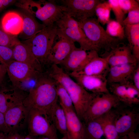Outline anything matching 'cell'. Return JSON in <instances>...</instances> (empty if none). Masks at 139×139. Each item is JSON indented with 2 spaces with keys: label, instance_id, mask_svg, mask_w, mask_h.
<instances>
[{
  "label": "cell",
  "instance_id": "6da1fadb",
  "mask_svg": "<svg viewBox=\"0 0 139 139\" xmlns=\"http://www.w3.org/2000/svg\"><path fill=\"white\" fill-rule=\"evenodd\" d=\"M36 80L35 84L30 89L23 105L28 109H37L48 116L52 108L58 103L56 81L45 71Z\"/></svg>",
  "mask_w": 139,
  "mask_h": 139
},
{
  "label": "cell",
  "instance_id": "7a4b0ae2",
  "mask_svg": "<svg viewBox=\"0 0 139 139\" xmlns=\"http://www.w3.org/2000/svg\"><path fill=\"white\" fill-rule=\"evenodd\" d=\"M46 72L66 89L72 100L76 113L80 119H82L92 101L98 94L86 90L72 79L68 74L58 65H49Z\"/></svg>",
  "mask_w": 139,
  "mask_h": 139
},
{
  "label": "cell",
  "instance_id": "3957f363",
  "mask_svg": "<svg viewBox=\"0 0 139 139\" xmlns=\"http://www.w3.org/2000/svg\"><path fill=\"white\" fill-rule=\"evenodd\" d=\"M78 22L93 50L98 53L102 50L109 53L120 43L119 39L111 37L107 33L96 18H90Z\"/></svg>",
  "mask_w": 139,
  "mask_h": 139
},
{
  "label": "cell",
  "instance_id": "277c9868",
  "mask_svg": "<svg viewBox=\"0 0 139 139\" xmlns=\"http://www.w3.org/2000/svg\"><path fill=\"white\" fill-rule=\"evenodd\" d=\"M22 8L41 21L45 26L55 24L64 14L61 5L54 0H26Z\"/></svg>",
  "mask_w": 139,
  "mask_h": 139
},
{
  "label": "cell",
  "instance_id": "5b68a950",
  "mask_svg": "<svg viewBox=\"0 0 139 139\" xmlns=\"http://www.w3.org/2000/svg\"><path fill=\"white\" fill-rule=\"evenodd\" d=\"M57 31L55 24L45 26L31 38L21 41L30 48L44 68L46 65Z\"/></svg>",
  "mask_w": 139,
  "mask_h": 139
},
{
  "label": "cell",
  "instance_id": "8992f818",
  "mask_svg": "<svg viewBox=\"0 0 139 139\" xmlns=\"http://www.w3.org/2000/svg\"><path fill=\"white\" fill-rule=\"evenodd\" d=\"M55 24L58 32L74 43H78L80 48L88 51L94 50L78 22L74 18L64 14Z\"/></svg>",
  "mask_w": 139,
  "mask_h": 139
},
{
  "label": "cell",
  "instance_id": "52a82bcc",
  "mask_svg": "<svg viewBox=\"0 0 139 139\" xmlns=\"http://www.w3.org/2000/svg\"><path fill=\"white\" fill-rule=\"evenodd\" d=\"M64 14L80 22L93 17L99 0H61L58 1Z\"/></svg>",
  "mask_w": 139,
  "mask_h": 139
},
{
  "label": "cell",
  "instance_id": "ba28073f",
  "mask_svg": "<svg viewBox=\"0 0 139 139\" xmlns=\"http://www.w3.org/2000/svg\"><path fill=\"white\" fill-rule=\"evenodd\" d=\"M28 109L27 122L30 135L46 136L58 139L56 129L47 115L35 109Z\"/></svg>",
  "mask_w": 139,
  "mask_h": 139
},
{
  "label": "cell",
  "instance_id": "9c48e42d",
  "mask_svg": "<svg viewBox=\"0 0 139 139\" xmlns=\"http://www.w3.org/2000/svg\"><path fill=\"white\" fill-rule=\"evenodd\" d=\"M120 102L116 97L110 92L98 94L92 101L82 120L85 123L96 119L113 108L118 107Z\"/></svg>",
  "mask_w": 139,
  "mask_h": 139
},
{
  "label": "cell",
  "instance_id": "30bf717a",
  "mask_svg": "<svg viewBox=\"0 0 139 139\" xmlns=\"http://www.w3.org/2000/svg\"><path fill=\"white\" fill-rule=\"evenodd\" d=\"M4 65L13 86L20 89L21 83L32 79H36L43 73L37 71L26 64L14 60Z\"/></svg>",
  "mask_w": 139,
  "mask_h": 139
},
{
  "label": "cell",
  "instance_id": "8fae6325",
  "mask_svg": "<svg viewBox=\"0 0 139 139\" xmlns=\"http://www.w3.org/2000/svg\"><path fill=\"white\" fill-rule=\"evenodd\" d=\"M76 47L74 42L57 31L47 59L46 65H59Z\"/></svg>",
  "mask_w": 139,
  "mask_h": 139
},
{
  "label": "cell",
  "instance_id": "7c38bea8",
  "mask_svg": "<svg viewBox=\"0 0 139 139\" xmlns=\"http://www.w3.org/2000/svg\"><path fill=\"white\" fill-rule=\"evenodd\" d=\"M115 123L119 138L135 132L139 124V113L135 109H117Z\"/></svg>",
  "mask_w": 139,
  "mask_h": 139
},
{
  "label": "cell",
  "instance_id": "4fadbf2b",
  "mask_svg": "<svg viewBox=\"0 0 139 139\" xmlns=\"http://www.w3.org/2000/svg\"><path fill=\"white\" fill-rule=\"evenodd\" d=\"M98 53L96 51H86L76 47L60 65L67 73L76 71L82 68Z\"/></svg>",
  "mask_w": 139,
  "mask_h": 139
},
{
  "label": "cell",
  "instance_id": "5bb4252c",
  "mask_svg": "<svg viewBox=\"0 0 139 139\" xmlns=\"http://www.w3.org/2000/svg\"><path fill=\"white\" fill-rule=\"evenodd\" d=\"M109 68L107 56L101 57L97 54L81 68L68 74L72 77L81 75L106 77Z\"/></svg>",
  "mask_w": 139,
  "mask_h": 139
},
{
  "label": "cell",
  "instance_id": "9a60e30c",
  "mask_svg": "<svg viewBox=\"0 0 139 139\" xmlns=\"http://www.w3.org/2000/svg\"><path fill=\"white\" fill-rule=\"evenodd\" d=\"M29 110L21 104L8 110L4 115L5 121L10 132H14L28 121Z\"/></svg>",
  "mask_w": 139,
  "mask_h": 139
},
{
  "label": "cell",
  "instance_id": "2e32d148",
  "mask_svg": "<svg viewBox=\"0 0 139 139\" xmlns=\"http://www.w3.org/2000/svg\"><path fill=\"white\" fill-rule=\"evenodd\" d=\"M110 67L127 64L137 63L129 45L120 42L106 55Z\"/></svg>",
  "mask_w": 139,
  "mask_h": 139
},
{
  "label": "cell",
  "instance_id": "e0dca14e",
  "mask_svg": "<svg viewBox=\"0 0 139 139\" xmlns=\"http://www.w3.org/2000/svg\"><path fill=\"white\" fill-rule=\"evenodd\" d=\"M73 78L77 83L90 92L100 94L110 92L105 76L81 75Z\"/></svg>",
  "mask_w": 139,
  "mask_h": 139
},
{
  "label": "cell",
  "instance_id": "ac0fdd59",
  "mask_svg": "<svg viewBox=\"0 0 139 139\" xmlns=\"http://www.w3.org/2000/svg\"><path fill=\"white\" fill-rule=\"evenodd\" d=\"M60 106L66 114L68 139H86L84 124L82 122L75 110Z\"/></svg>",
  "mask_w": 139,
  "mask_h": 139
},
{
  "label": "cell",
  "instance_id": "d6986e66",
  "mask_svg": "<svg viewBox=\"0 0 139 139\" xmlns=\"http://www.w3.org/2000/svg\"><path fill=\"white\" fill-rule=\"evenodd\" d=\"M137 63L127 64L110 67L107 78L108 83L125 84L131 81Z\"/></svg>",
  "mask_w": 139,
  "mask_h": 139
},
{
  "label": "cell",
  "instance_id": "ffe728a7",
  "mask_svg": "<svg viewBox=\"0 0 139 139\" xmlns=\"http://www.w3.org/2000/svg\"><path fill=\"white\" fill-rule=\"evenodd\" d=\"M0 90V112L3 114L11 108L23 103L26 96L23 90L14 86Z\"/></svg>",
  "mask_w": 139,
  "mask_h": 139
},
{
  "label": "cell",
  "instance_id": "44dd1931",
  "mask_svg": "<svg viewBox=\"0 0 139 139\" xmlns=\"http://www.w3.org/2000/svg\"><path fill=\"white\" fill-rule=\"evenodd\" d=\"M13 54L14 60L26 64L39 72L45 71L44 67L30 48L20 41L13 47Z\"/></svg>",
  "mask_w": 139,
  "mask_h": 139
},
{
  "label": "cell",
  "instance_id": "7402d4cb",
  "mask_svg": "<svg viewBox=\"0 0 139 139\" xmlns=\"http://www.w3.org/2000/svg\"><path fill=\"white\" fill-rule=\"evenodd\" d=\"M19 13L22 19L23 24L19 37L22 41L31 38L45 27L38 22L34 17L26 11L22 9Z\"/></svg>",
  "mask_w": 139,
  "mask_h": 139
},
{
  "label": "cell",
  "instance_id": "603a6c76",
  "mask_svg": "<svg viewBox=\"0 0 139 139\" xmlns=\"http://www.w3.org/2000/svg\"><path fill=\"white\" fill-rule=\"evenodd\" d=\"M23 24L22 19L19 13L13 11L6 13L0 22L1 26L7 33L16 36L22 31Z\"/></svg>",
  "mask_w": 139,
  "mask_h": 139
},
{
  "label": "cell",
  "instance_id": "cb8c5ba5",
  "mask_svg": "<svg viewBox=\"0 0 139 139\" xmlns=\"http://www.w3.org/2000/svg\"><path fill=\"white\" fill-rule=\"evenodd\" d=\"M116 114L117 110L112 109L96 119L101 125L106 139L119 138L115 123Z\"/></svg>",
  "mask_w": 139,
  "mask_h": 139
},
{
  "label": "cell",
  "instance_id": "d4e9b609",
  "mask_svg": "<svg viewBox=\"0 0 139 139\" xmlns=\"http://www.w3.org/2000/svg\"><path fill=\"white\" fill-rule=\"evenodd\" d=\"M56 129L67 137V119L65 111L58 103L52 108L48 115Z\"/></svg>",
  "mask_w": 139,
  "mask_h": 139
},
{
  "label": "cell",
  "instance_id": "484cf974",
  "mask_svg": "<svg viewBox=\"0 0 139 139\" xmlns=\"http://www.w3.org/2000/svg\"><path fill=\"white\" fill-rule=\"evenodd\" d=\"M109 91L122 102L129 106L139 103V99L133 97L125 84H109Z\"/></svg>",
  "mask_w": 139,
  "mask_h": 139
},
{
  "label": "cell",
  "instance_id": "4316f807",
  "mask_svg": "<svg viewBox=\"0 0 139 139\" xmlns=\"http://www.w3.org/2000/svg\"><path fill=\"white\" fill-rule=\"evenodd\" d=\"M125 35L133 54L138 62L139 60V23L124 26Z\"/></svg>",
  "mask_w": 139,
  "mask_h": 139
},
{
  "label": "cell",
  "instance_id": "83f0119b",
  "mask_svg": "<svg viewBox=\"0 0 139 139\" xmlns=\"http://www.w3.org/2000/svg\"><path fill=\"white\" fill-rule=\"evenodd\" d=\"M86 139H102L105 136L102 127L96 119L84 123Z\"/></svg>",
  "mask_w": 139,
  "mask_h": 139
},
{
  "label": "cell",
  "instance_id": "f1b7e54d",
  "mask_svg": "<svg viewBox=\"0 0 139 139\" xmlns=\"http://www.w3.org/2000/svg\"><path fill=\"white\" fill-rule=\"evenodd\" d=\"M111 8L107 1H101L97 6L95 9V15L100 23L104 25L110 21Z\"/></svg>",
  "mask_w": 139,
  "mask_h": 139
},
{
  "label": "cell",
  "instance_id": "f546056e",
  "mask_svg": "<svg viewBox=\"0 0 139 139\" xmlns=\"http://www.w3.org/2000/svg\"><path fill=\"white\" fill-rule=\"evenodd\" d=\"M106 31L111 37L119 40L125 38L124 27L116 20L111 19L107 24Z\"/></svg>",
  "mask_w": 139,
  "mask_h": 139
},
{
  "label": "cell",
  "instance_id": "4dcf8cb0",
  "mask_svg": "<svg viewBox=\"0 0 139 139\" xmlns=\"http://www.w3.org/2000/svg\"><path fill=\"white\" fill-rule=\"evenodd\" d=\"M56 89L59 104L67 108L74 110L71 98L67 90L60 83L56 81Z\"/></svg>",
  "mask_w": 139,
  "mask_h": 139
},
{
  "label": "cell",
  "instance_id": "1f68e13d",
  "mask_svg": "<svg viewBox=\"0 0 139 139\" xmlns=\"http://www.w3.org/2000/svg\"><path fill=\"white\" fill-rule=\"evenodd\" d=\"M20 42L16 36L9 34L5 32L0 25V45L13 48Z\"/></svg>",
  "mask_w": 139,
  "mask_h": 139
},
{
  "label": "cell",
  "instance_id": "d6a6232c",
  "mask_svg": "<svg viewBox=\"0 0 139 139\" xmlns=\"http://www.w3.org/2000/svg\"><path fill=\"white\" fill-rule=\"evenodd\" d=\"M14 60L13 48L0 45V62L4 65Z\"/></svg>",
  "mask_w": 139,
  "mask_h": 139
},
{
  "label": "cell",
  "instance_id": "836d02e7",
  "mask_svg": "<svg viewBox=\"0 0 139 139\" xmlns=\"http://www.w3.org/2000/svg\"><path fill=\"white\" fill-rule=\"evenodd\" d=\"M109 4L115 16L116 20L121 24L124 19L125 13L119 5L118 0H108Z\"/></svg>",
  "mask_w": 139,
  "mask_h": 139
},
{
  "label": "cell",
  "instance_id": "e575fe53",
  "mask_svg": "<svg viewBox=\"0 0 139 139\" xmlns=\"http://www.w3.org/2000/svg\"><path fill=\"white\" fill-rule=\"evenodd\" d=\"M119 5L125 14L131 11L139 10V3L135 0H118Z\"/></svg>",
  "mask_w": 139,
  "mask_h": 139
},
{
  "label": "cell",
  "instance_id": "d590c367",
  "mask_svg": "<svg viewBox=\"0 0 139 139\" xmlns=\"http://www.w3.org/2000/svg\"><path fill=\"white\" fill-rule=\"evenodd\" d=\"M128 13L127 17L124 19L121 24L123 26L139 23V10L131 11Z\"/></svg>",
  "mask_w": 139,
  "mask_h": 139
},
{
  "label": "cell",
  "instance_id": "8d00e7d4",
  "mask_svg": "<svg viewBox=\"0 0 139 139\" xmlns=\"http://www.w3.org/2000/svg\"><path fill=\"white\" fill-rule=\"evenodd\" d=\"M132 80L134 86L139 90V66L137 65L133 73Z\"/></svg>",
  "mask_w": 139,
  "mask_h": 139
},
{
  "label": "cell",
  "instance_id": "74e56055",
  "mask_svg": "<svg viewBox=\"0 0 139 139\" xmlns=\"http://www.w3.org/2000/svg\"><path fill=\"white\" fill-rule=\"evenodd\" d=\"M0 132L7 133L10 132L5 123L4 115L0 112Z\"/></svg>",
  "mask_w": 139,
  "mask_h": 139
},
{
  "label": "cell",
  "instance_id": "f35d334b",
  "mask_svg": "<svg viewBox=\"0 0 139 139\" xmlns=\"http://www.w3.org/2000/svg\"><path fill=\"white\" fill-rule=\"evenodd\" d=\"M120 139H139V134L135 132L122 136Z\"/></svg>",
  "mask_w": 139,
  "mask_h": 139
},
{
  "label": "cell",
  "instance_id": "ab89813d",
  "mask_svg": "<svg viewBox=\"0 0 139 139\" xmlns=\"http://www.w3.org/2000/svg\"><path fill=\"white\" fill-rule=\"evenodd\" d=\"M6 71L5 66L0 64V81L1 82Z\"/></svg>",
  "mask_w": 139,
  "mask_h": 139
},
{
  "label": "cell",
  "instance_id": "60d3db41",
  "mask_svg": "<svg viewBox=\"0 0 139 139\" xmlns=\"http://www.w3.org/2000/svg\"><path fill=\"white\" fill-rule=\"evenodd\" d=\"M6 139H20V135L14 132H11L7 136Z\"/></svg>",
  "mask_w": 139,
  "mask_h": 139
},
{
  "label": "cell",
  "instance_id": "b9f144b4",
  "mask_svg": "<svg viewBox=\"0 0 139 139\" xmlns=\"http://www.w3.org/2000/svg\"><path fill=\"white\" fill-rule=\"evenodd\" d=\"M31 135H28L25 137H21L20 136V139H35Z\"/></svg>",
  "mask_w": 139,
  "mask_h": 139
},
{
  "label": "cell",
  "instance_id": "7bdbcfd3",
  "mask_svg": "<svg viewBox=\"0 0 139 139\" xmlns=\"http://www.w3.org/2000/svg\"><path fill=\"white\" fill-rule=\"evenodd\" d=\"M7 136L2 132H0V139H6Z\"/></svg>",
  "mask_w": 139,
  "mask_h": 139
},
{
  "label": "cell",
  "instance_id": "ee69618b",
  "mask_svg": "<svg viewBox=\"0 0 139 139\" xmlns=\"http://www.w3.org/2000/svg\"><path fill=\"white\" fill-rule=\"evenodd\" d=\"M4 9V7L2 0H0V12Z\"/></svg>",
  "mask_w": 139,
  "mask_h": 139
},
{
  "label": "cell",
  "instance_id": "f6af8a7d",
  "mask_svg": "<svg viewBox=\"0 0 139 139\" xmlns=\"http://www.w3.org/2000/svg\"><path fill=\"white\" fill-rule=\"evenodd\" d=\"M39 139H54L50 137L46 136H42Z\"/></svg>",
  "mask_w": 139,
  "mask_h": 139
},
{
  "label": "cell",
  "instance_id": "bcb514c9",
  "mask_svg": "<svg viewBox=\"0 0 139 139\" xmlns=\"http://www.w3.org/2000/svg\"><path fill=\"white\" fill-rule=\"evenodd\" d=\"M60 139H68L67 137L65 136H63L62 137L60 138Z\"/></svg>",
  "mask_w": 139,
  "mask_h": 139
},
{
  "label": "cell",
  "instance_id": "7dc6e473",
  "mask_svg": "<svg viewBox=\"0 0 139 139\" xmlns=\"http://www.w3.org/2000/svg\"><path fill=\"white\" fill-rule=\"evenodd\" d=\"M1 83V82L0 81V84Z\"/></svg>",
  "mask_w": 139,
  "mask_h": 139
}]
</instances>
